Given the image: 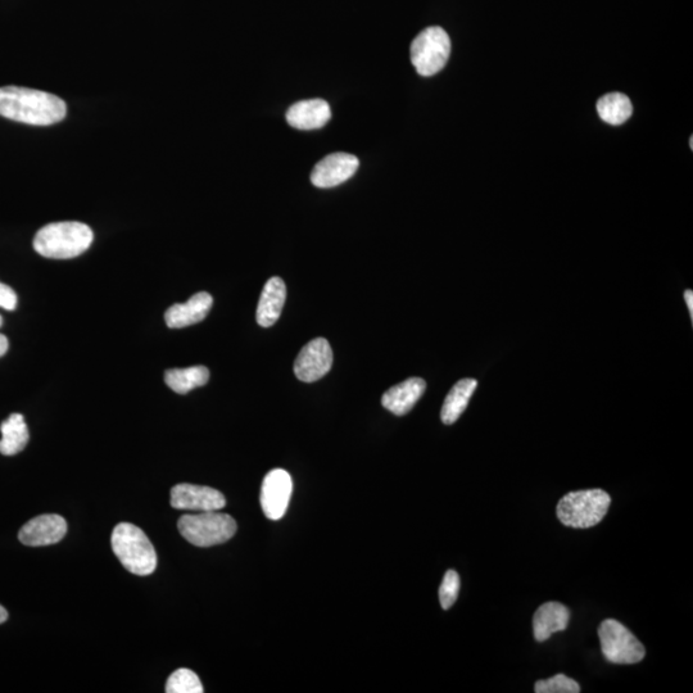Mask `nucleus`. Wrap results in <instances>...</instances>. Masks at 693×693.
Listing matches in <instances>:
<instances>
[{"label": "nucleus", "mask_w": 693, "mask_h": 693, "mask_svg": "<svg viewBox=\"0 0 693 693\" xmlns=\"http://www.w3.org/2000/svg\"><path fill=\"white\" fill-rule=\"evenodd\" d=\"M685 300L688 306V310L691 312V319H693V292L691 291H686L685 293Z\"/></svg>", "instance_id": "bb28decb"}, {"label": "nucleus", "mask_w": 693, "mask_h": 693, "mask_svg": "<svg viewBox=\"0 0 693 693\" xmlns=\"http://www.w3.org/2000/svg\"><path fill=\"white\" fill-rule=\"evenodd\" d=\"M477 387L478 382L475 379H462L454 385L442 406L441 419L443 423L451 425L460 419Z\"/></svg>", "instance_id": "a211bd4d"}, {"label": "nucleus", "mask_w": 693, "mask_h": 693, "mask_svg": "<svg viewBox=\"0 0 693 693\" xmlns=\"http://www.w3.org/2000/svg\"><path fill=\"white\" fill-rule=\"evenodd\" d=\"M93 239V230L88 225L63 221L40 229L34 238V249L52 260H70L88 251Z\"/></svg>", "instance_id": "f03ea898"}, {"label": "nucleus", "mask_w": 693, "mask_h": 693, "mask_svg": "<svg viewBox=\"0 0 693 693\" xmlns=\"http://www.w3.org/2000/svg\"><path fill=\"white\" fill-rule=\"evenodd\" d=\"M570 611L559 602H547L539 606L533 616V632L538 642H545L557 632L568 628Z\"/></svg>", "instance_id": "dca6fc26"}, {"label": "nucleus", "mask_w": 693, "mask_h": 693, "mask_svg": "<svg viewBox=\"0 0 693 693\" xmlns=\"http://www.w3.org/2000/svg\"><path fill=\"white\" fill-rule=\"evenodd\" d=\"M599 637L602 654L609 663L632 665L645 658V646L618 620L606 619L602 622Z\"/></svg>", "instance_id": "0eeeda50"}, {"label": "nucleus", "mask_w": 693, "mask_h": 693, "mask_svg": "<svg viewBox=\"0 0 693 693\" xmlns=\"http://www.w3.org/2000/svg\"><path fill=\"white\" fill-rule=\"evenodd\" d=\"M9 343L6 335L0 334V357L8 352Z\"/></svg>", "instance_id": "a878e982"}, {"label": "nucleus", "mask_w": 693, "mask_h": 693, "mask_svg": "<svg viewBox=\"0 0 693 693\" xmlns=\"http://www.w3.org/2000/svg\"><path fill=\"white\" fill-rule=\"evenodd\" d=\"M360 161L348 153H334L323 158L312 170L311 181L317 188L338 187L350 180L359 169Z\"/></svg>", "instance_id": "9b49d317"}, {"label": "nucleus", "mask_w": 693, "mask_h": 693, "mask_svg": "<svg viewBox=\"0 0 693 693\" xmlns=\"http://www.w3.org/2000/svg\"><path fill=\"white\" fill-rule=\"evenodd\" d=\"M66 103L57 95L21 86L0 88V116L34 126H49L65 119Z\"/></svg>", "instance_id": "f257e3e1"}, {"label": "nucleus", "mask_w": 693, "mask_h": 693, "mask_svg": "<svg viewBox=\"0 0 693 693\" xmlns=\"http://www.w3.org/2000/svg\"><path fill=\"white\" fill-rule=\"evenodd\" d=\"M2 439H0V454L4 456H15L20 454L29 443V429L25 423L24 416L12 414L0 425Z\"/></svg>", "instance_id": "6ab92c4d"}, {"label": "nucleus", "mask_w": 693, "mask_h": 693, "mask_svg": "<svg viewBox=\"0 0 693 693\" xmlns=\"http://www.w3.org/2000/svg\"><path fill=\"white\" fill-rule=\"evenodd\" d=\"M285 300H287V287L283 279L274 276L265 284L257 307V323L264 328H270L282 315Z\"/></svg>", "instance_id": "f3484780"}, {"label": "nucleus", "mask_w": 693, "mask_h": 693, "mask_svg": "<svg viewBox=\"0 0 693 693\" xmlns=\"http://www.w3.org/2000/svg\"><path fill=\"white\" fill-rule=\"evenodd\" d=\"M293 492L291 475L283 469L271 470L261 488V506L267 519L280 520L287 513Z\"/></svg>", "instance_id": "6e6552de"}, {"label": "nucleus", "mask_w": 693, "mask_h": 693, "mask_svg": "<svg viewBox=\"0 0 693 693\" xmlns=\"http://www.w3.org/2000/svg\"><path fill=\"white\" fill-rule=\"evenodd\" d=\"M66 520L60 515L44 514L27 522L18 533V539L30 547L56 545L65 538Z\"/></svg>", "instance_id": "f8f14e48"}, {"label": "nucleus", "mask_w": 693, "mask_h": 693, "mask_svg": "<svg viewBox=\"0 0 693 693\" xmlns=\"http://www.w3.org/2000/svg\"><path fill=\"white\" fill-rule=\"evenodd\" d=\"M17 306V294L7 284L0 283V307L13 311Z\"/></svg>", "instance_id": "393cba45"}, {"label": "nucleus", "mask_w": 693, "mask_h": 693, "mask_svg": "<svg viewBox=\"0 0 693 693\" xmlns=\"http://www.w3.org/2000/svg\"><path fill=\"white\" fill-rule=\"evenodd\" d=\"M167 693H202L201 679L193 670L181 668L172 673L166 683Z\"/></svg>", "instance_id": "4be33fe9"}, {"label": "nucleus", "mask_w": 693, "mask_h": 693, "mask_svg": "<svg viewBox=\"0 0 693 693\" xmlns=\"http://www.w3.org/2000/svg\"><path fill=\"white\" fill-rule=\"evenodd\" d=\"M332 365V347L325 338H316L302 348L294 362V374L302 382L314 383L325 377Z\"/></svg>", "instance_id": "1a4fd4ad"}, {"label": "nucleus", "mask_w": 693, "mask_h": 693, "mask_svg": "<svg viewBox=\"0 0 693 693\" xmlns=\"http://www.w3.org/2000/svg\"><path fill=\"white\" fill-rule=\"evenodd\" d=\"M610 504L609 493L602 489L570 492L557 504V518L565 527L592 528L604 520Z\"/></svg>", "instance_id": "20e7f679"}, {"label": "nucleus", "mask_w": 693, "mask_h": 693, "mask_svg": "<svg viewBox=\"0 0 693 693\" xmlns=\"http://www.w3.org/2000/svg\"><path fill=\"white\" fill-rule=\"evenodd\" d=\"M210 380L206 366H192L187 369H170L165 373V382L175 393L187 394L193 389L203 387Z\"/></svg>", "instance_id": "aec40b11"}, {"label": "nucleus", "mask_w": 693, "mask_h": 693, "mask_svg": "<svg viewBox=\"0 0 693 693\" xmlns=\"http://www.w3.org/2000/svg\"><path fill=\"white\" fill-rule=\"evenodd\" d=\"M214 305V298L207 292L194 294L188 302L176 303L166 311V325L171 329L187 328L206 319Z\"/></svg>", "instance_id": "ddd939ff"}, {"label": "nucleus", "mask_w": 693, "mask_h": 693, "mask_svg": "<svg viewBox=\"0 0 693 693\" xmlns=\"http://www.w3.org/2000/svg\"><path fill=\"white\" fill-rule=\"evenodd\" d=\"M171 506L178 510L203 513L223 510L226 500L217 489L183 483L171 489Z\"/></svg>", "instance_id": "9d476101"}, {"label": "nucleus", "mask_w": 693, "mask_h": 693, "mask_svg": "<svg viewBox=\"0 0 693 693\" xmlns=\"http://www.w3.org/2000/svg\"><path fill=\"white\" fill-rule=\"evenodd\" d=\"M427 383L421 378H410L394 385L383 394L382 405L392 414L403 416L409 414L423 396Z\"/></svg>", "instance_id": "2eb2a0df"}, {"label": "nucleus", "mask_w": 693, "mask_h": 693, "mask_svg": "<svg viewBox=\"0 0 693 693\" xmlns=\"http://www.w3.org/2000/svg\"><path fill=\"white\" fill-rule=\"evenodd\" d=\"M178 528L181 536L197 547L221 545L237 533L235 520L221 510L181 516Z\"/></svg>", "instance_id": "39448f33"}, {"label": "nucleus", "mask_w": 693, "mask_h": 693, "mask_svg": "<svg viewBox=\"0 0 693 693\" xmlns=\"http://www.w3.org/2000/svg\"><path fill=\"white\" fill-rule=\"evenodd\" d=\"M450 54V36L442 27H428L411 44V62L421 76L438 74L446 66Z\"/></svg>", "instance_id": "423d86ee"}, {"label": "nucleus", "mask_w": 693, "mask_h": 693, "mask_svg": "<svg viewBox=\"0 0 693 693\" xmlns=\"http://www.w3.org/2000/svg\"><path fill=\"white\" fill-rule=\"evenodd\" d=\"M537 693H579L581 687L572 678L557 674V676L538 681L534 686Z\"/></svg>", "instance_id": "5701e85b"}, {"label": "nucleus", "mask_w": 693, "mask_h": 693, "mask_svg": "<svg viewBox=\"0 0 693 693\" xmlns=\"http://www.w3.org/2000/svg\"><path fill=\"white\" fill-rule=\"evenodd\" d=\"M112 550L126 570L135 575H151L157 568L156 550L146 533L134 524L121 523L113 529Z\"/></svg>", "instance_id": "7ed1b4c3"}, {"label": "nucleus", "mask_w": 693, "mask_h": 693, "mask_svg": "<svg viewBox=\"0 0 693 693\" xmlns=\"http://www.w3.org/2000/svg\"><path fill=\"white\" fill-rule=\"evenodd\" d=\"M7 619H8L7 610L4 609L2 605H0V624L7 622Z\"/></svg>", "instance_id": "cd10ccee"}, {"label": "nucleus", "mask_w": 693, "mask_h": 693, "mask_svg": "<svg viewBox=\"0 0 693 693\" xmlns=\"http://www.w3.org/2000/svg\"><path fill=\"white\" fill-rule=\"evenodd\" d=\"M597 111L601 119L608 124L620 125L632 116L633 106L627 95L613 93L600 99L597 103Z\"/></svg>", "instance_id": "412c9836"}, {"label": "nucleus", "mask_w": 693, "mask_h": 693, "mask_svg": "<svg viewBox=\"0 0 693 693\" xmlns=\"http://www.w3.org/2000/svg\"><path fill=\"white\" fill-rule=\"evenodd\" d=\"M2 324H3V319H2V316H0V326H2Z\"/></svg>", "instance_id": "c85d7f7f"}, {"label": "nucleus", "mask_w": 693, "mask_h": 693, "mask_svg": "<svg viewBox=\"0 0 693 693\" xmlns=\"http://www.w3.org/2000/svg\"><path fill=\"white\" fill-rule=\"evenodd\" d=\"M460 592V577L455 570H448L439 588V601L443 609L448 610L454 606Z\"/></svg>", "instance_id": "b1692460"}, {"label": "nucleus", "mask_w": 693, "mask_h": 693, "mask_svg": "<svg viewBox=\"0 0 693 693\" xmlns=\"http://www.w3.org/2000/svg\"><path fill=\"white\" fill-rule=\"evenodd\" d=\"M332 119V110L324 99H310L293 104L287 112L288 124L298 130L324 128Z\"/></svg>", "instance_id": "4468645a"}]
</instances>
